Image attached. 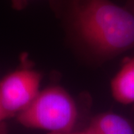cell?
Here are the masks:
<instances>
[{
    "label": "cell",
    "instance_id": "cell-1",
    "mask_svg": "<svg viewBox=\"0 0 134 134\" xmlns=\"http://www.w3.org/2000/svg\"><path fill=\"white\" fill-rule=\"evenodd\" d=\"M80 40L111 58L134 48V14L112 0H62Z\"/></svg>",
    "mask_w": 134,
    "mask_h": 134
},
{
    "label": "cell",
    "instance_id": "cell-2",
    "mask_svg": "<svg viewBox=\"0 0 134 134\" xmlns=\"http://www.w3.org/2000/svg\"><path fill=\"white\" fill-rule=\"evenodd\" d=\"M79 116L76 101L63 87L50 86L41 90L30 105L16 118L24 127L48 133L74 130Z\"/></svg>",
    "mask_w": 134,
    "mask_h": 134
},
{
    "label": "cell",
    "instance_id": "cell-3",
    "mask_svg": "<svg viewBox=\"0 0 134 134\" xmlns=\"http://www.w3.org/2000/svg\"><path fill=\"white\" fill-rule=\"evenodd\" d=\"M43 75L23 64L0 80V101L10 118L16 117L29 107L41 90Z\"/></svg>",
    "mask_w": 134,
    "mask_h": 134
},
{
    "label": "cell",
    "instance_id": "cell-4",
    "mask_svg": "<svg viewBox=\"0 0 134 134\" xmlns=\"http://www.w3.org/2000/svg\"><path fill=\"white\" fill-rule=\"evenodd\" d=\"M110 92L120 104H134V56L124 60L110 81Z\"/></svg>",
    "mask_w": 134,
    "mask_h": 134
},
{
    "label": "cell",
    "instance_id": "cell-5",
    "mask_svg": "<svg viewBox=\"0 0 134 134\" xmlns=\"http://www.w3.org/2000/svg\"><path fill=\"white\" fill-rule=\"evenodd\" d=\"M88 128L93 134H134V120L114 112H104L91 120Z\"/></svg>",
    "mask_w": 134,
    "mask_h": 134
},
{
    "label": "cell",
    "instance_id": "cell-6",
    "mask_svg": "<svg viewBox=\"0 0 134 134\" xmlns=\"http://www.w3.org/2000/svg\"><path fill=\"white\" fill-rule=\"evenodd\" d=\"M9 119L0 101V134H9L7 120Z\"/></svg>",
    "mask_w": 134,
    "mask_h": 134
},
{
    "label": "cell",
    "instance_id": "cell-7",
    "mask_svg": "<svg viewBox=\"0 0 134 134\" xmlns=\"http://www.w3.org/2000/svg\"><path fill=\"white\" fill-rule=\"evenodd\" d=\"M31 1V0H10L13 8L17 10L24 9Z\"/></svg>",
    "mask_w": 134,
    "mask_h": 134
},
{
    "label": "cell",
    "instance_id": "cell-8",
    "mask_svg": "<svg viewBox=\"0 0 134 134\" xmlns=\"http://www.w3.org/2000/svg\"><path fill=\"white\" fill-rule=\"evenodd\" d=\"M48 134H93L91 132V130L89 129L88 127L84 130H82V131H69V132H66V133H48Z\"/></svg>",
    "mask_w": 134,
    "mask_h": 134
},
{
    "label": "cell",
    "instance_id": "cell-9",
    "mask_svg": "<svg viewBox=\"0 0 134 134\" xmlns=\"http://www.w3.org/2000/svg\"><path fill=\"white\" fill-rule=\"evenodd\" d=\"M134 14V0H126V6Z\"/></svg>",
    "mask_w": 134,
    "mask_h": 134
}]
</instances>
